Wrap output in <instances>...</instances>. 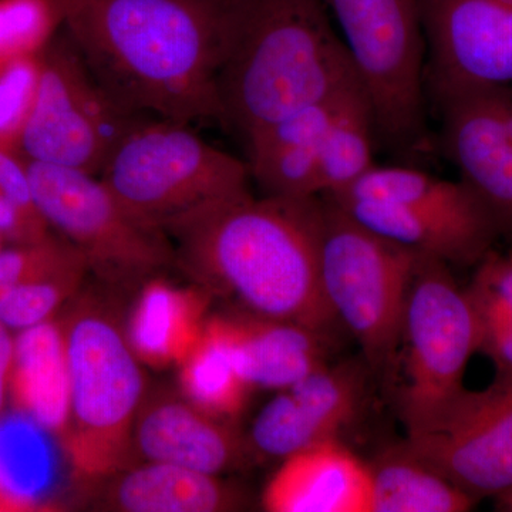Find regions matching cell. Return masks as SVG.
<instances>
[{"mask_svg":"<svg viewBox=\"0 0 512 512\" xmlns=\"http://www.w3.org/2000/svg\"><path fill=\"white\" fill-rule=\"evenodd\" d=\"M436 110L444 154L491 212L501 237H512V140L494 90L451 97Z\"/></svg>","mask_w":512,"mask_h":512,"instance_id":"13","label":"cell"},{"mask_svg":"<svg viewBox=\"0 0 512 512\" xmlns=\"http://www.w3.org/2000/svg\"><path fill=\"white\" fill-rule=\"evenodd\" d=\"M322 2L372 103L377 137L397 154L426 150V40L417 0Z\"/></svg>","mask_w":512,"mask_h":512,"instance_id":"7","label":"cell"},{"mask_svg":"<svg viewBox=\"0 0 512 512\" xmlns=\"http://www.w3.org/2000/svg\"><path fill=\"white\" fill-rule=\"evenodd\" d=\"M25 163L46 221L79 249L103 288L138 289L148 279L177 268L170 235L128 210L99 177L52 164Z\"/></svg>","mask_w":512,"mask_h":512,"instance_id":"8","label":"cell"},{"mask_svg":"<svg viewBox=\"0 0 512 512\" xmlns=\"http://www.w3.org/2000/svg\"><path fill=\"white\" fill-rule=\"evenodd\" d=\"M330 200L379 237L450 266H476L501 237L490 217H461L397 202Z\"/></svg>","mask_w":512,"mask_h":512,"instance_id":"16","label":"cell"},{"mask_svg":"<svg viewBox=\"0 0 512 512\" xmlns=\"http://www.w3.org/2000/svg\"><path fill=\"white\" fill-rule=\"evenodd\" d=\"M49 436L18 413L0 419V490L29 511L49 507L46 494L56 476L55 451L46 439Z\"/></svg>","mask_w":512,"mask_h":512,"instance_id":"27","label":"cell"},{"mask_svg":"<svg viewBox=\"0 0 512 512\" xmlns=\"http://www.w3.org/2000/svg\"><path fill=\"white\" fill-rule=\"evenodd\" d=\"M244 161L202 140L191 124L144 117L99 175L124 205L167 231L194 212L249 192Z\"/></svg>","mask_w":512,"mask_h":512,"instance_id":"5","label":"cell"},{"mask_svg":"<svg viewBox=\"0 0 512 512\" xmlns=\"http://www.w3.org/2000/svg\"><path fill=\"white\" fill-rule=\"evenodd\" d=\"M97 83L128 113L220 121V0H57Z\"/></svg>","mask_w":512,"mask_h":512,"instance_id":"2","label":"cell"},{"mask_svg":"<svg viewBox=\"0 0 512 512\" xmlns=\"http://www.w3.org/2000/svg\"><path fill=\"white\" fill-rule=\"evenodd\" d=\"M42 77V55L0 57V150L19 156Z\"/></svg>","mask_w":512,"mask_h":512,"instance_id":"30","label":"cell"},{"mask_svg":"<svg viewBox=\"0 0 512 512\" xmlns=\"http://www.w3.org/2000/svg\"><path fill=\"white\" fill-rule=\"evenodd\" d=\"M357 82L322 0H220L221 123L245 141Z\"/></svg>","mask_w":512,"mask_h":512,"instance_id":"3","label":"cell"},{"mask_svg":"<svg viewBox=\"0 0 512 512\" xmlns=\"http://www.w3.org/2000/svg\"><path fill=\"white\" fill-rule=\"evenodd\" d=\"M322 197L238 195L167 228L177 268L235 311L332 333L320 281Z\"/></svg>","mask_w":512,"mask_h":512,"instance_id":"1","label":"cell"},{"mask_svg":"<svg viewBox=\"0 0 512 512\" xmlns=\"http://www.w3.org/2000/svg\"><path fill=\"white\" fill-rule=\"evenodd\" d=\"M90 275L72 242L53 232L32 244L0 251V320L13 332L56 318Z\"/></svg>","mask_w":512,"mask_h":512,"instance_id":"15","label":"cell"},{"mask_svg":"<svg viewBox=\"0 0 512 512\" xmlns=\"http://www.w3.org/2000/svg\"><path fill=\"white\" fill-rule=\"evenodd\" d=\"M94 504L121 512H221L242 510L245 497L218 476L143 461L84 485Z\"/></svg>","mask_w":512,"mask_h":512,"instance_id":"19","label":"cell"},{"mask_svg":"<svg viewBox=\"0 0 512 512\" xmlns=\"http://www.w3.org/2000/svg\"><path fill=\"white\" fill-rule=\"evenodd\" d=\"M397 407L406 433L419 430L463 392L478 353L476 313L451 266L419 256L404 308ZM397 369V367H396Z\"/></svg>","mask_w":512,"mask_h":512,"instance_id":"9","label":"cell"},{"mask_svg":"<svg viewBox=\"0 0 512 512\" xmlns=\"http://www.w3.org/2000/svg\"><path fill=\"white\" fill-rule=\"evenodd\" d=\"M497 96L498 106H500L501 117L507 128L508 136L512 140V86L503 87V89H494Z\"/></svg>","mask_w":512,"mask_h":512,"instance_id":"33","label":"cell"},{"mask_svg":"<svg viewBox=\"0 0 512 512\" xmlns=\"http://www.w3.org/2000/svg\"><path fill=\"white\" fill-rule=\"evenodd\" d=\"M323 200L320 281L330 309L373 372L396 373L404 308L419 254L399 247Z\"/></svg>","mask_w":512,"mask_h":512,"instance_id":"6","label":"cell"},{"mask_svg":"<svg viewBox=\"0 0 512 512\" xmlns=\"http://www.w3.org/2000/svg\"><path fill=\"white\" fill-rule=\"evenodd\" d=\"M9 407L62 444L70 427V372L59 316L15 332Z\"/></svg>","mask_w":512,"mask_h":512,"instance_id":"22","label":"cell"},{"mask_svg":"<svg viewBox=\"0 0 512 512\" xmlns=\"http://www.w3.org/2000/svg\"><path fill=\"white\" fill-rule=\"evenodd\" d=\"M269 512H372L369 466L339 440L281 461L262 493Z\"/></svg>","mask_w":512,"mask_h":512,"instance_id":"18","label":"cell"},{"mask_svg":"<svg viewBox=\"0 0 512 512\" xmlns=\"http://www.w3.org/2000/svg\"><path fill=\"white\" fill-rule=\"evenodd\" d=\"M141 119L111 99L64 32L43 50L39 92L19 156L99 177L121 138Z\"/></svg>","mask_w":512,"mask_h":512,"instance_id":"10","label":"cell"},{"mask_svg":"<svg viewBox=\"0 0 512 512\" xmlns=\"http://www.w3.org/2000/svg\"><path fill=\"white\" fill-rule=\"evenodd\" d=\"M234 423L205 412L180 392L147 393L134 423V451L143 461L220 476L251 454Z\"/></svg>","mask_w":512,"mask_h":512,"instance_id":"14","label":"cell"},{"mask_svg":"<svg viewBox=\"0 0 512 512\" xmlns=\"http://www.w3.org/2000/svg\"><path fill=\"white\" fill-rule=\"evenodd\" d=\"M406 444L441 476L480 503L512 488V375H495L483 390H467Z\"/></svg>","mask_w":512,"mask_h":512,"instance_id":"11","label":"cell"},{"mask_svg":"<svg viewBox=\"0 0 512 512\" xmlns=\"http://www.w3.org/2000/svg\"><path fill=\"white\" fill-rule=\"evenodd\" d=\"M15 353V332L0 320V419L9 407V382Z\"/></svg>","mask_w":512,"mask_h":512,"instance_id":"32","label":"cell"},{"mask_svg":"<svg viewBox=\"0 0 512 512\" xmlns=\"http://www.w3.org/2000/svg\"><path fill=\"white\" fill-rule=\"evenodd\" d=\"M239 370L252 389H288L329 362V333L234 311L221 315Z\"/></svg>","mask_w":512,"mask_h":512,"instance_id":"20","label":"cell"},{"mask_svg":"<svg viewBox=\"0 0 512 512\" xmlns=\"http://www.w3.org/2000/svg\"><path fill=\"white\" fill-rule=\"evenodd\" d=\"M372 512H466L478 501L414 454L406 441L367 463Z\"/></svg>","mask_w":512,"mask_h":512,"instance_id":"23","label":"cell"},{"mask_svg":"<svg viewBox=\"0 0 512 512\" xmlns=\"http://www.w3.org/2000/svg\"><path fill=\"white\" fill-rule=\"evenodd\" d=\"M29 511L25 504L16 498L10 497L5 491L0 490V512H25Z\"/></svg>","mask_w":512,"mask_h":512,"instance_id":"34","label":"cell"},{"mask_svg":"<svg viewBox=\"0 0 512 512\" xmlns=\"http://www.w3.org/2000/svg\"><path fill=\"white\" fill-rule=\"evenodd\" d=\"M495 511L512 512V488L507 493L494 498Z\"/></svg>","mask_w":512,"mask_h":512,"instance_id":"35","label":"cell"},{"mask_svg":"<svg viewBox=\"0 0 512 512\" xmlns=\"http://www.w3.org/2000/svg\"><path fill=\"white\" fill-rule=\"evenodd\" d=\"M63 311L70 427L60 448L84 487L137 463L133 430L146 379L111 299L80 292Z\"/></svg>","mask_w":512,"mask_h":512,"instance_id":"4","label":"cell"},{"mask_svg":"<svg viewBox=\"0 0 512 512\" xmlns=\"http://www.w3.org/2000/svg\"><path fill=\"white\" fill-rule=\"evenodd\" d=\"M177 372L178 392L224 420H237L254 390L239 370L221 315H210Z\"/></svg>","mask_w":512,"mask_h":512,"instance_id":"24","label":"cell"},{"mask_svg":"<svg viewBox=\"0 0 512 512\" xmlns=\"http://www.w3.org/2000/svg\"><path fill=\"white\" fill-rule=\"evenodd\" d=\"M5 245H6V242L3 241L2 237H0V251H2V248L5 247Z\"/></svg>","mask_w":512,"mask_h":512,"instance_id":"36","label":"cell"},{"mask_svg":"<svg viewBox=\"0 0 512 512\" xmlns=\"http://www.w3.org/2000/svg\"><path fill=\"white\" fill-rule=\"evenodd\" d=\"M330 198L397 202L461 217H490L491 212L463 181H448L419 168L375 165L348 190ZM495 221V220H494Z\"/></svg>","mask_w":512,"mask_h":512,"instance_id":"25","label":"cell"},{"mask_svg":"<svg viewBox=\"0 0 512 512\" xmlns=\"http://www.w3.org/2000/svg\"><path fill=\"white\" fill-rule=\"evenodd\" d=\"M427 101L512 86V0H417Z\"/></svg>","mask_w":512,"mask_h":512,"instance_id":"12","label":"cell"},{"mask_svg":"<svg viewBox=\"0 0 512 512\" xmlns=\"http://www.w3.org/2000/svg\"><path fill=\"white\" fill-rule=\"evenodd\" d=\"M53 232L37 205L25 160L0 150V237L6 245L32 244Z\"/></svg>","mask_w":512,"mask_h":512,"instance_id":"29","label":"cell"},{"mask_svg":"<svg viewBox=\"0 0 512 512\" xmlns=\"http://www.w3.org/2000/svg\"><path fill=\"white\" fill-rule=\"evenodd\" d=\"M375 114L365 87L353 90L323 138L316 192L333 197L348 190L375 167Z\"/></svg>","mask_w":512,"mask_h":512,"instance_id":"26","label":"cell"},{"mask_svg":"<svg viewBox=\"0 0 512 512\" xmlns=\"http://www.w3.org/2000/svg\"><path fill=\"white\" fill-rule=\"evenodd\" d=\"M357 82L325 99L293 111L245 141L251 178L262 195L318 197L316 177L323 138Z\"/></svg>","mask_w":512,"mask_h":512,"instance_id":"17","label":"cell"},{"mask_svg":"<svg viewBox=\"0 0 512 512\" xmlns=\"http://www.w3.org/2000/svg\"><path fill=\"white\" fill-rule=\"evenodd\" d=\"M137 291L126 322L131 349L143 366L177 369L201 338L214 298L194 282L177 285L164 274Z\"/></svg>","mask_w":512,"mask_h":512,"instance_id":"21","label":"cell"},{"mask_svg":"<svg viewBox=\"0 0 512 512\" xmlns=\"http://www.w3.org/2000/svg\"><path fill=\"white\" fill-rule=\"evenodd\" d=\"M466 286L476 313L478 352L493 362L495 375H512V252L491 249Z\"/></svg>","mask_w":512,"mask_h":512,"instance_id":"28","label":"cell"},{"mask_svg":"<svg viewBox=\"0 0 512 512\" xmlns=\"http://www.w3.org/2000/svg\"><path fill=\"white\" fill-rule=\"evenodd\" d=\"M60 26L57 0H0V57L42 55Z\"/></svg>","mask_w":512,"mask_h":512,"instance_id":"31","label":"cell"}]
</instances>
